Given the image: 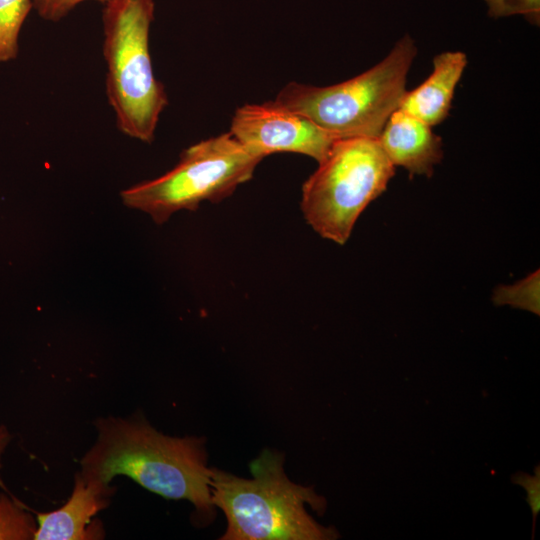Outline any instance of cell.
Returning a JSON list of instances; mask_svg holds the SVG:
<instances>
[{
	"mask_svg": "<svg viewBox=\"0 0 540 540\" xmlns=\"http://www.w3.org/2000/svg\"><path fill=\"white\" fill-rule=\"evenodd\" d=\"M97 439L82 457L81 473L106 484L119 475L166 499H185L200 520H212L211 469L204 440L157 431L141 413L95 421Z\"/></svg>",
	"mask_w": 540,
	"mask_h": 540,
	"instance_id": "6da1fadb",
	"label": "cell"
},
{
	"mask_svg": "<svg viewBox=\"0 0 540 540\" xmlns=\"http://www.w3.org/2000/svg\"><path fill=\"white\" fill-rule=\"evenodd\" d=\"M284 457L265 449L250 464L251 479L211 468V496L227 519L222 540H327L338 534L318 524L305 504L323 514L326 501L291 482Z\"/></svg>",
	"mask_w": 540,
	"mask_h": 540,
	"instance_id": "7a4b0ae2",
	"label": "cell"
},
{
	"mask_svg": "<svg viewBox=\"0 0 540 540\" xmlns=\"http://www.w3.org/2000/svg\"><path fill=\"white\" fill-rule=\"evenodd\" d=\"M153 0H108L102 11L106 96L116 126L125 135L151 143L168 96L156 79L149 50Z\"/></svg>",
	"mask_w": 540,
	"mask_h": 540,
	"instance_id": "3957f363",
	"label": "cell"
},
{
	"mask_svg": "<svg viewBox=\"0 0 540 540\" xmlns=\"http://www.w3.org/2000/svg\"><path fill=\"white\" fill-rule=\"evenodd\" d=\"M417 49L406 35L380 63L347 81L318 87L291 82L275 101L304 115L336 138H378L399 108Z\"/></svg>",
	"mask_w": 540,
	"mask_h": 540,
	"instance_id": "277c9868",
	"label": "cell"
},
{
	"mask_svg": "<svg viewBox=\"0 0 540 540\" xmlns=\"http://www.w3.org/2000/svg\"><path fill=\"white\" fill-rule=\"evenodd\" d=\"M302 187L301 211L322 238L343 245L368 204L381 195L395 166L378 138L334 141Z\"/></svg>",
	"mask_w": 540,
	"mask_h": 540,
	"instance_id": "5b68a950",
	"label": "cell"
},
{
	"mask_svg": "<svg viewBox=\"0 0 540 540\" xmlns=\"http://www.w3.org/2000/svg\"><path fill=\"white\" fill-rule=\"evenodd\" d=\"M262 160L227 132L186 148L173 169L123 190L121 197L126 206L162 224L179 210H195L202 202L229 197L252 178Z\"/></svg>",
	"mask_w": 540,
	"mask_h": 540,
	"instance_id": "8992f818",
	"label": "cell"
},
{
	"mask_svg": "<svg viewBox=\"0 0 540 540\" xmlns=\"http://www.w3.org/2000/svg\"><path fill=\"white\" fill-rule=\"evenodd\" d=\"M229 132L246 150L261 159L277 152H291L309 156L318 163L338 139L275 100L237 108Z\"/></svg>",
	"mask_w": 540,
	"mask_h": 540,
	"instance_id": "52a82bcc",
	"label": "cell"
},
{
	"mask_svg": "<svg viewBox=\"0 0 540 540\" xmlns=\"http://www.w3.org/2000/svg\"><path fill=\"white\" fill-rule=\"evenodd\" d=\"M115 488L110 484L75 474L74 487L68 501L60 508L36 513L34 540H95L104 538V529L92 521L110 504Z\"/></svg>",
	"mask_w": 540,
	"mask_h": 540,
	"instance_id": "ba28073f",
	"label": "cell"
},
{
	"mask_svg": "<svg viewBox=\"0 0 540 540\" xmlns=\"http://www.w3.org/2000/svg\"><path fill=\"white\" fill-rule=\"evenodd\" d=\"M378 140L390 162L404 167L411 177H430L443 157L442 140L431 126L399 108L388 118Z\"/></svg>",
	"mask_w": 540,
	"mask_h": 540,
	"instance_id": "9c48e42d",
	"label": "cell"
},
{
	"mask_svg": "<svg viewBox=\"0 0 540 540\" xmlns=\"http://www.w3.org/2000/svg\"><path fill=\"white\" fill-rule=\"evenodd\" d=\"M467 65L465 53L447 51L433 59V71L418 87L406 91L399 109L435 126L443 122L451 108L455 88Z\"/></svg>",
	"mask_w": 540,
	"mask_h": 540,
	"instance_id": "30bf717a",
	"label": "cell"
},
{
	"mask_svg": "<svg viewBox=\"0 0 540 540\" xmlns=\"http://www.w3.org/2000/svg\"><path fill=\"white\" fill-rule=\"evenodd\" d=\"M33 0H0V64L15 60L19 35Z\"/></svg>",
	"mask_w": 540,
	"mask_h": 540,
	"instance_id": "8fae6325",
	"label": "cell"
},
{
	"mask_svg": "<svg viewBox=\"0 0 540 540\" xmlns=\"http://www.w3.org/2000/svg\"><path fill=\"white\" fill-rule=\"evenodd\" d=\"M36 528L34 518L22 504L0 494V540H30Z\"/></svg>",
	"mask_w": 540,
	"mask_h": 540,
	"instance_id": "7c38bea8",
	"label": "cell"
},
{
	"mask_svg": "<svg viewBox=\"0 0 540 540\" xmlns=\"http://www.w3.org/2000/svg\"><path fill=\"white\" fill-rule=\"evenodd\" d=\"M493 302L496 305H510L539 315V270L513 285L495 289Z\"/></svg>",
	"mask_w": 540,
	"mask_h": 540,
	"instance_id": "4fadbf2b",
	"label": "cell"
},
{
	"mask_svg": "<svg viewBox=\"0 0 540 540\" xmlns=\"http://www.w3.org/2000/svg\"><path fill=\"white\" fill-rule=\"evenodd\" d=\"M488 14L499 18L511 15H524L533 24H539L540 0H484Z\"/></svg>",
	"mask_w": 540,
	"mask_h": 540,
	"instance_id": "5bb4252c",
	"label": "cell"
},
{
	"mask_svg": "<svg viewBox=\"0 0 540 540\" xmlns=\"http://www.w3.org/2000/svg\"><path fill=\"white\" fill-rule=\"evenodd\" d=\"M534 475L519 471L511 476V481L524 488L527 493V502L532 512V539L534 538L535 524L540 512V465L534 468Z\"/></svg>",
	"mask_w": 540,
	"mask_h": 540,
	"instance_id": "9a60e30c",
	"label": "cell"
},
{
	"mask_svg": "<svg viewBox=\"0 0 540 540\" xmlns=\"http://www.w3.org/2000/svg\"><path fill=\"white\" fill-rule=\"evenodd\" d=\"M87 0H33V8L47 21L56 22L64 18L77 5ZM105 3L108 0H95Z\"/></svg>",
	"mask_w": 540,
	"mask_h": 540,
	"instance_id": "2e32d148",
	"label": "cell"
},
{
	"mask_svg": "<svg viewBox=\"0 0 540 540\" xmlns=\"http://www.w3.org/2000/svg\"><path fill=\"white\" fill-rule=\"evenodd\" d=\"M10 441V434L5 426H0V468H1V457L2 454Z\"/></svg>",
	"mask_w": 540,
	"mask_h": 540,
	"instance_id": "e0dca14e",
	"label": "cell"
}]
</instances>
